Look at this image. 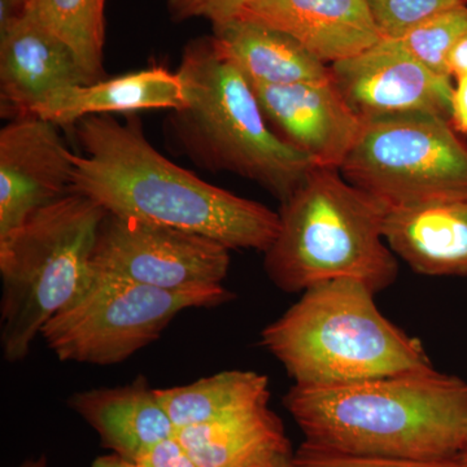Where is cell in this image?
I'll return each mask as SVG.
<instances>
[{"label": "cell", "instance_id": "6da1fadb", "mask_svg": "<svg viewBox=\"0 0 467 467\" xmlns=\"http://www.w3.org/2000/svg\"><path fill=\"white\" fill-rule=\"evenodd\" d=\"M75 130L82 153L73 156L70 192L109 213L199 234L230 251L265 254L275 242L279 213L174 164L147 140L137 116L86 117Z\"/></svg>", "mask_w": 467, "mask_h": 467}, {"label": "cell", "instance_id": "7a4b0ae2", "mask_svg": "<svg viewBox=\"0 0 467 467\" xmlns=\"http://www.w3.org/2000/svg\"><path fill=\"white\" fill-rule=\"evenodd\" d=\"M285 408L313 450L344 456L459 457L467 426V383L435 368L342 384H294Z\"/></svg>", "mask_w": 467, "mask_h": 467}, {"label": "cell", "instance_id": "3957f363", "mask_svg": "<svg viewBox=\"0 0 467 467\" xmlns=\"http://www.w3.org/2000/svg\"><path fill=\"white\" fill-rule=\"evenodd\" d=\"M177 72L187 103L169 110L165 131L196 165L250 180L281 202L317 168L272 130L250 82L212 36L184 47Z\"/></svg>", "mask_w": 467, "mask_h": 467}, {"label": "cell", "instance_id": "277c9868", "mask_svg": "<svg viewBox=\"0 0 467 467\" xmlns=\"http://www.w3.org/2000/svg\"><path fill=\"white\" fill-rule=\"evenodd\" d=\"M374 297L356 279L310 287L261 331V346L297 386H342L434 368L423 344L384 317Z\"/></svg>", "mask_w": 467, "mask_h": 467}, {"label": "cell", "instance_id": "5b68a950", "mask_svg": "<svg viewBox=\"0 0 467 467\" xmlns=\"http://www.w3.org/2000/svg\"><path fill=\"white\" fill-rule=\"evenodd\" d=\"M278 213L264 269L279 290L303 294L349 278L377 295L398 279V257L383 234L386 205L348 182L339 169H313Z\"/></svg>", "mask_w": 467, "mask_h": 467}, {"label": "cell", "instance_id": "8992f818", "mask_svg": "<svg viewBox=\"0 0 467 467\" xmlns=\"http://www.w3.org/2000/svg\"><path fill=\"white\" fill-rule=\"evenodd\" d=\"M106 214L69 192L0 239V343L9 364L29 356L43 327L84 287Z\"/></svg>", "mask_w": 467, "mask_h": 467}, {"label": "cell", "instance_id": "52a82bcc", "mask_svg": "<svg viewBox=\"0 0 467 467\" xmlns=\"http://www.w3.org/2000/svg\"><path fill=\"white\" fill-rule=\"evenodd\" d=\"M233 299L223 285L168 291L91 267L82 290L47 322L41 337L60 361L109 367L156 342L183 310Z\"/></svg>", "mask_w": 467, "mask_h": 467}, {"label": "cell", "instance_id": "ba28073f", "mask_svg": "<svg viewBox=\"0 0 467 467\" xmlns=\"http://www.w3.org/2000/svg\"><path fill=\"white\" fill-rule=\"evenodd\" d=\"M340 173L387 209L467 201V144L441 116L380 117L364 122Z\"/></svg>", "mask_w": 467, "mask_h": 467}, {"label": "cell", "instance_id": "9c48e42d", "mask_svg": "<svg viewBox=\"0 0 467 467\" xmlns=\"http://www.w3.org/2000/svg\"><path fill=\"white\" fill-rule=\"evenodd\" d=\"M91 267L168 291L223 285L230 250L207 236L107 212Z\"/></svg>", "mask_w": 467, "mask_h": 467}, {"label": "cell", "instance_id": "30bf717a", "mask_svg": "<svg viewBox=\"0 0 467 467\" xmlns=\"http://www.w3.org/2000/svg\"><path fill=\"white\" fill-rule=\"evenodd\" d=\"M328 67L335 88L362 122L407 113L451 121L453 78L431 72L399 39L380 38Z\"/></svg>", "mask_w": 467, "mask_h": 467}, {"label": "cell", "instance_id": "8fae6325", "mask_svg": "<svg viewBox=\"0 0 467 467\" xmlns=\"http://www.w3.org/2000/svg\"><path fill=\"white\" fill-rule=\"evenodd\" d=\"M58 129L20 116L0 131V239L72 189L75 152Z\"/></svg>", "mask_w": 467, "mask_h": 467}, {"label": "cell", "instance_id": "7c38bea8", "mask_svg": "<svg viewBox=\"0 0 467 467\" xmlns=\"http://www.w3.org/2000/svg\"><path fill=\"white\" fill-rule=\"evenodd\" d=\"M251 86L267 124L285 143L319 168L340 171L358 143L364 122L350 109L330 78Z\"/></svg>", "mask_w": 467, "mask_h": 467}, {"label": "cell", "instance_id": "4fadbf2b", "mask_svg": "<svg viewBox=\"0 0 467 467\" xmlns=\"http://www.w3.org/2000/svg\"><path fill=\"white\" fill-rule=\"evenodd\" d=\"M94 82L66 42L24 15L0 33L2 112L30 115L55 91Z\"/></svg>", "mask_w": 467, "mask_h": 467}, {"label": "cell", "instance_id": "5bb4252c", "mask_svg": "<svg viewBox=\"0 0 467 467\" xmlns=\"http://www.w3.org/2000/svg\"><path fill=\"white\" fill-rule=\"evenodd\" d=\"M239 17L288 34L327 66L382 38L367 0H250Z\"/></svg>", "mask_w": 467, "mask_h": 467}, {"label": "cell", "instance_id": "9a60e30c", "mask_svg": "<svg viewBox=\"0 0 467 467\" xmlns=\"http://www.w3.org/2000/svg\"><path fill=\"white\" fill-rule=\"evenodd\" d=\"M186 88L177 70L152 66L55 91L30 115L57 125L75 126L90 116L135 115L142 110H175L186 106Z\"/></svg>", "mask_w": 467, "mask_h": 467}, {"label": "cell", "instance_id": "2e32d148", "mask_svg": "<svg viewBox=\"0 0 467 467\" xmlns=\"http://www.w3.org/2000/svg\"><path fill=\"white\" fill-rule=\"evenodd\" d=\"M67 405L99 435L104 448L137 461L159 441L177 434L158 389L143 376L125 386L76 392Z\"/></svg>", "mask_w": 467, "mask_h": 467}, {"label": "cell", "instance_id": "e0dca14e", "mask_svg": "<svg viewBox=\"0 0 467 467\" xmlns=\"http://www.w3.org/2000/svg\"><path fill=\"white\" fill-rule=\"evenodd\" d=\"M383 234L418 275H467V201L387 209Z\"/></svg>", "mask_w": 467, "mask_h": 467}, {"label": "cell", "instance_id": "ac0fdd59", "mask_svg": "<svg viewBox=\"0 0 467 467\" xmlns=\"http://www.w3.org/2000/svg\"><path fill=\"white\" fill-rule=\"evenodd\" d=\"M217 50L251 85H292L325 81L330 67L281 30L238 17L213 26Z\"/></svg>", "mask_w": 467, "mask_h": 467}, {"label": "cell", "instance_id": "d6986e66", "mask_svg": "<svg viewBox=\"0 0 467 467\" xmlns=\"http://www.w3.org/2000/svg\"><path fill=\"white\" fill-rule=\"evenodd\" d=\"M177 438L199 467H252L291 453L282 420L267 405L177 430Z\"/></svg>", "mask_w": 467, "mask_h": 467}, {"label": "cell", "instance_id": "ffe728a7", "mask_svg": "<svg viewBox=\"0 0 467 467\" xmlns=\"http://www.w3.org/2000/svg\"><path fill=\"white\" fill-rule=\"evenodd\" d=\"M175 429L207 425L267 405L269 379L256 371L227 370L186 386L158 389Z\"/></svg>", "mask_w": 467, "mask_h": 467}, {"label": "cell", "instance_id": "44dd1931", "mask_svg": "<svg viewBox=\"0 0 467 467\" xmlns=\"http://www.w3.org/2000/svg\"><path fill=\"white\" fill-rule=\"evenodd\" d=\"M107 0H30L26 15L66 42L92 81L106 78L103 67Z\"/></svg>", "mask_w": 467, "mask_h": 467}, {"label": "cell", "instance_id": "7402d4cb", "mask_svg": "<svg viewBox=\"0 0 467 467\" xmlns=\"http://www.w3.org/2000/svg\"><path fill=\"white\" fill-rule=\"evenodd\" d=\"M466 34L467 5H463L423 21L399 41L431 72L451 77L448 57L454 45Z\"/></svg>", "mask_w": 467, "mask_h": 467}, {"label": "cell", "instance_id": "603a6c76", "mask_svg": "<svg viewBox=\"0 0 467 467\" xmlns=\"http://www.w3.org/2000/svg\"><path fill=\"white\" fill-rule=\"evenodd\" d=\"M368 11L382 38L400 39L423 21L467 0H367Z\"/></svg>", "mask_w": 467, "mask_h": 467}, {"label": "cell", "instance_id": "cb8c5ba5", "mask_svg": "<svg viewBox=\"0 0 467 467\" xmlns=\"http://www.w3.org/2000/svg\"><path fill=\"white\" fill-rule=\"evenodd\" d=\"M295 467H467L456 459L413 460L382 459V457L344 456L313 450L303 444L294 456Z\"/></svg>", "mask_w": 467, "mask_h": 467}, {"label": "cell", "instance_id": "d4e9b609", "mask_svg": "<svg viewBox=\"0 0 467 467\" xmlns=\"http://www.w3.org/2000/svg\"><path fill=\"white\" fill-rule=\"evenodd\" d=\"M250 0H168V8L174 20L205 18L212 26H225L241 16Z\"/></svg>", "mask_w": 467, "mask_h": 467}, {"label": "cell", "instance_id": "484cf974", "mask_svg": "<svg viewBox=\"0 0 467 467\" xmlns=\"http://www.w3.org/2000/svg\"><path fill=\"white\" fill-rule=\"evenodd\" d=\"M135 462L143 467H199L177 434L152 445Z\"/></svg>", "mask_w": 467, "mask_h": 467}, {"label": "cell", "instance_id": "4316f807", "mask_svg": "<svg viewBox=\"0 0 467 467\" xmlns=\"http://www.w3.org/2000/svg\"><path fill=\"white\" fill-rule=\"evenodd\" d=\"M456 81L451 100V124L457 133L467 135V77Z\"/></svg>", "mask_w": 467, "mask_h": 467}, {"label": "cell", "instance_id": "83f0119b", "mask_svg": "<svg viewBox=\"0 0 467 467\" xmlns=\"http://www.w3.org/2000/svg\"><path fill=\"white\" fill-rule=\"evenodd\" d=\"M30 0H0V33L26 15Z\"/></svg>", "mask_w": 467, "mask_h": 467}, {"label": "cell", "instance_id": "f1b7e54d", "mask_svg": "<svg viewBox=\"0 0 467 467\" xmlns=\"http://www.w3.org/2000/svg\"><path fill=\"white\" fill-rule=\"evenodd\" d=\"M448 70L451 78L467 77V34L451 48L448 57Z\"/></svg>", "mask_w": 467, "mask_h": 467}, {"label": "cell", "instance_id": "f546056e", "mask_svg": "<svg viewBox=\"0 0 467 467\" xmlns=\"http://www.w3.org/2000/svg\"><path fill=\"white\" fill-rule=\"evenodd\" d=\"M91 467H143L135 461L124 459L119 454L109 453L106 456L97 457Z\"/></svg>", "mask_w": 467, "mask_h": 467}, {"label": "cell", "instance_id": "4dcf8cb0", "mask_svg": "<svg viewBox=\"0 0 467 467\" xmlns=\"http://www.w3.org/2000/svg\"><path fill=\"white\" fill-rule=\"evenodd\" d=\"M252 467H295L294 456H292V453L279 454L275 459L265 461V462L260 463V465Z\"/></svg>", "mask_w": 467, "mask_h": 467}, {"label": "cell", "instance_id": "1f68e13d", "mask_svg": "<svg viewBox=\"0 0 467 467\" xmlns=\"http://www.w3.org/2000/svg\"><path fill=\"white\" fill-rule=\"evenodd\" d=\"M17 467H48V460L42 454V456L23 461Z\"/></svg>", "mask_w": 467, "mask_h": 467}, {"label": "cell", "instance_id": "d6a6232c", "mask_svg": "<svg viewBox=\"0 0 467 467\" xmlns=\"http://www.w3.org/2000/svg\"><path fill=\"white\" fill-rule=\"evenodd\" d=\"M459 459L465 462L467 465V426L465 431V438H463L462 447H461Z\"/></svg>", "mask_w": 467, "mask_h": 467}]
</instances>
